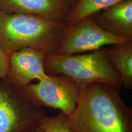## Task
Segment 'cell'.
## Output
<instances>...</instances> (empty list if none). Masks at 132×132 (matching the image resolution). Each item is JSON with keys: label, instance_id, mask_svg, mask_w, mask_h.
<instances>
[{"label": "cell", "instance_id": "obj_1", "mask_svg": "<svg viewBox=\"0 0 132 132\" xmlns=\"http://www.w3.org/2000/svg\"><path fill=\"white\" fill-rule=\"evenodd\" d=\"M78 85V103L69 117L72 132H132V110L120 87L102 82Z\"/></svg>", "mask_w": 132, "mask_h": 132}, {"label": "cell", "instance_id": "obj_2", "mask_svg": "<svg viewBox=\"0 0 132 132\" xmlns=\"http://www.w3.org/2000/svg\"><path fill=\"white\" fill-rule=\"evenodd\" d=\"M65 28L64 23L41 16L0 11V46L9 53L29 48L55 54Z\"/></svg>", "mask_w": 132, "mask_h": 132}, {"label": "cell", "instance_id": "obj_3", "mask_svg": "<svg viewBox=\"0 0 132 132\" xmlns=\"http://www.w3.org/2000/svg\"><path fill=\"white\" fill-rule=\"evenodd\" d=\"M48 74L64 75L78 84L102 82L120 87L119 76L109 61L105 50L76 54H45Z\"/></svg>", "mask_w": 132, "mask_h": 132}, {"label": "cell", "instance_id": "obj_4", "mask_svg": "<svg viewBox=\"0 0 132 132\" xmlns=\"http://www.w3.org/2000/svg\"><path fill=\"white\" fill-rule=\"evenodd\" d=\"M46 115L24 88L7 77L0 80V132H31L40 127Z\"/></svg>", "mask_w": 132, "mask_h": 132}, {"label": "cell", "instance_id": "obj_5", "mask_svg": "<svg viewBox=\"0 0 132 132\" xmlns=\"http://www.w3.org/2000/svg\"><path fill=\"white\" fill-rule=\"evenodd\" d=\"M27 94L42 108L60 110L70 117L75 111L79 97V85L64 75L48 74L36 83L24 87Z\"/></svg>", "mask_w": 132, "mask_h": 132}, {"label": "cell", "instance_id": "obj_6", "mask_svg": "<svg viewBox=\"0 0 132 132\" xmlns=\"http://www.w3.org/2000/svg\"><path fill=\"white\" fill-rule=\"evenodd\" d=\"M132 42L104 30L90 17L66 27L57 54H76L94 52L108 45Z\"/></svg>", "mask_w": 132, "mask_h": 132}, {"label": "cell", "instance_id": "obj_7", "mask_svg": "<svg viewBox=\"0 0 132 132\" xmlns=\"http://www.w3.org/2000/svg\"><path fill=\"white\" fill-rule=\"evenodd\" d=\"M45 53L26 48L9 54V70L6 77L15 85L24 88L34 80L48 76L44 65Z\"/></svg>", "mask_w": 132, "mask_h": 132}, {"label": "cell", "instance_id": "obj_8", "mask_svg": "<svg viewBox=\"0 0 132 132\" xmlns=\"http://www.w3.org/2000/svg\"><path fill=\"white\" fill-rule=\"evenodd\" d=\"M0 11L33 15L65 25L72 10L64 0H0Z\"/></svg>", "mask_w": 132, "mask_h": 132}, {"label": "cell", "instance_id": "obj_9", "mask_svg": "<svg viewBox=\"0 0 132 132\" xmlns=\"http://www.w3.org/2000/svg\"><path fill=\"white\" fill-rule=\"evenodd\" d=\"M89 17L107 32L132 40V0H121Z\"/></svg>", "mask_w": 132, "mask_h": 132}, {"label": "cell", "instance_id": "obj_10", "mask_svg": "<svg viewBox=\"0 0 132 132\" xmlns=\"http://www.w3.org/2000/svg\"><path fill=\"white\" fill-rule=\"evenodd\" d=\"M109 61L119 76L125 88L132 87V42L111 45L105 48Z\"/></svg>", "mask_w": 132, "mask_h": 132}, {"label": "cell", "instance_id": "obj_11", "mask_svg": "<svg viewBox=\"0 0 132 132\" xmlns=\"http://www.w3.org/2000/svg\"><path fill=\"white\" fill-rule=\"evenodd\" d=\"M120 1L121 0H79L66 21L65 26L73 25Z\"/></svg>", "mask_w": 132, "mask_h": 132}, {"label": "cell", "instance_id": "obj_12", "mask_svg": "<svg viewBox=\"0 0 132 132\" xmlns=\"http://www.w3.org/2000/svg\"><path fill=\"white\" fill-rule=\"evenodd\" d=\"M40 128L44 132H72L69 117L61 112L54 116L45 115L41 120Z\"/></svg>", "mask_w": 132, "mask_h": 132}, {"label": "cell", "instance_id": "obj_13", "mask_svg": "<svg viewBox=\"0 0 132 132\" xmlns=\"http://www.w3.org/2000/svg\"><path fill=\"white\" fill-rule=\"evenodd\" d=\"M9 54L0 46V80L7 76Z\"/></svg>", "mask_w": 132, "mask_h": 132}, {"label": "cell", "instance_id": "obj_14", "mask_svg": "<svg viewBox=\"0 0 132 132\" xmlns=\"http://www.w3.org/2000/svg\"><path fill=\"white\" fill-rule=\"evenodd\" d=\"M79 0H64V1L66 3V4H67V6L70 8L71 10L72 11V9L75 7L76 4H77V3L78 2Z\"/></svg>", "mask_w": 132, "mask_h": 132}, {"label": "cell", "instance_id": "obj_15", "mask_svg": "<svg viewBox=\"0 0 132 132\" xmlns=\"http://www.w3.org/2000/svg\"><path fill=\"white\" fill-rule=\"evenodd\" d=\"M31 132H44V131H43V130L41 129L40 127H39V128H37V129H36L35 130H34V131H32Z\"/></svg>", "mask_w": 132, "mask_h": 132}]
</instances>
